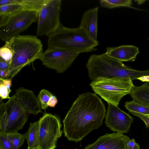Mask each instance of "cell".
Masks as SVG:
<instances>
[{"instance_id":"1","label":"cell","mask_w":149,"mask_h":149,"mask_svg":"<svg viewBox=\"0 0 149 149\" xmlns=\"http://www.w3.org/2000/svg\"><path fill=\"white\" fill-rule=\"evenodd\" d=\"M106 111L104 103L96 93L79 95L63 121L65 136L69 141H80L102 125Z\"/></svg>"},{"instance_id":"2","label":"cell","mask_w":149,"mask_h":149,"mask_svg":"<svg viewBox=\"0 0 149 149\" xmlns=\"http://www.w3.org/2000/svg\"><path fill=\"white\" fill-rule=\"evenodd\" d=\"M89 77L92 80L99 79L130 78L132 80L149 76V69L139 70L130 68L122 62L105 53L91 55L86 63Z\"/></svg>"},{"instance_id":"3","label":"cell","mask_w":149,"mask_h":149,"mask_svg":"<svg viewBox=\"0 0 149 149\" xmlns=\"http://www.w3.org/2000/svg\"><path fill=\"white\" fill-rule=\"evenodd\" d=\"M48 48L82 53L92 52L99 45L91 39L81 28H71L61 24L48 36Z\"/></svg>"},{"instance_id":"4","label":"cell","mask_w":149,"mask_h":149,"mask_svg":"<svg viewBox=\"0 0 149 149\" xmlns=\"http://www.w3.org/2000/svg\"><path fill=\"white\" fill-rule=\"evenodd\" d=\"M12 47L13 55L7 77L11 79L24 67L39 59L43 52L41 41L33 35H18Z\"/></svg>"},{"instance_id":"5","label":"cell","mask_w":149,"mask_h":149,"mask_svg":"<svg viewBox=\"0 0 149 149\" xmlns=\"http://www.w3.org/2000/svg\"><path fill=\"white\" fill-rule=\"evenodd\" d=\"M96 94L111 104L118 106L121 99L130 94L134 86L130 78L99 79L90 84Z\"/></svg>"},{"instance_id":"6","label":"cell","mask_w":149,"mask_h":149,"mask_svg":"<svg viewBox=\"0 0 149 149\" xmlns=\"http://www.w3.org/2000/svg\"><path fill=\"white\" fill-rule=\"evenodd\" d=\"M4 109L0 111V131L6 134L18 132L27 121L28 114L15 94L5 103Z\"/></svg>"},{"instance_id":"7","label":"cell","mask_w":149,"mask_h":149,"mask_svg":"<svg viewBox=\"0 0 149 149\" xmlns=\"http://www.w3.org/2000/svg\"><path fill=\"white\" fill-rule=\"evenodd\" d=\"M61 0H45L39 13L36 35L48 36L61 24L60 20Z\"/></svg>"},{"instance_id":"8","label":"cell","mask_w":149,"mask_h":149,"mask_svg":"<svg viewBox=\"0 0 149 149\" xmlns=\"http://www.w3.org/2000/svg\"><path fill=\"white\" fill-rule=\"evenodd\" d=\"M39 13L23 10L11 16L6 23L0 27V38L10 41L20 35L34 22L38 21Z\"/></svg>"},{"instance_id":"9","label":"cell","mask_w":149,"mask_h":149,"mask_svg":"<svg viewBox=\"0 0 149 149\" xmlns=\"http://www.w3.org/2000/svg\"><path fill=\"white\" fill-rule=\"evenodd\" d=\"M38 121L39 148L41 149H55L57 141L63 133L60 118L50 113H45Z\"/></svg>"},{"instance_id":"10","label":"cell","mask_w":149,"mask_h":149,"mask_svg":"<svg viewBox=\"0 0 149 149\" xmlns=\"http://www.w3.org/2000/svg\"><path fill=\"white\" fill-rule=\"evenodd\" d=\"M80 54L62 49L48 48L39 58L46 67L62 73L72 65Z\"/></svg>"},{"instance_id":"11","label":"cell","mask_w":149,"mask_h":149,"mask_svg":"<svg viewBox=\"0 0 149 149\" xmlns=\"http://www.w3.org/2000/svg\"><path fill=\"white\" fill-rule=\"evenodd\" d=\"M133 118L118 107L109 104L105 123L112 131L119 133L128 132Z\"/></svg>"},{"instance_id":"12","label":"cell","mask_w":149,"mask_h":149,"mask_svg":"<svg viewBox=\"0 0 149 149\" xmlns=\"http://www.w3.org/2000/svg\"><path fill=\"white\" fill-rule=\"evenodd\" d=\"M130 139L123 134L107 133L89 144L84 149H127L126 144Z\"/></svg>"},{"instance_id":"13","label":"cell","mask_w":149,"mask_h":149,"mask_svg":"<svg viewBox=\"0 0 149 149\" xmlns=\"http://www.w3.org/2000/svg\"><path fill=\"white\" fill-rule=\"evenodd\" d=\"M15 95L28 114L37 115L42 112L37 98L33 91L20 87L16 90Z\"/></svg>"},{"instance_id":"14","label":"cell","mask_w":149,"mask_h":149,"mask_svg":"<svg viewBox=\"0 0 149 149\" xmlns=\"http://www.w3.org/2000/svg\"><path fill=\"white\" fill-rule=\"evenodd\" d=\"M99 7L90 9L84 13L79 27L93 40L97 41V15Z\"/></svg>"},{"instance_id":"15","label":"cell","mask_w":149,"mask_h":149,"mask_svg":"<svg viewBox=\"0 0 149 149\" xmlns=\"http://www.w3.org/2000/svg\"><path fill=\"white\" fill-rule=\"evenodd\" d=\"M106 50V55L121 62L129 61L135 59L139 53V48L133 45L108 47Z\"/></svg>"},{"instance_id":"16","label":"cell","mask_w":149,"mask_h":149,"mask_svg":"<svg viewBox=\"0 0 149 149\" xmlns=\"http://www.w3.org/2000/svg\"><path fill=\"white\" fill-rule=\"evenodd\" d=\"M130 95L133 100L149 107V82H146L139 86H134Z\"/></svg>"},{"instance_id":"17","label":"cell","mask_w":149,"mask_h":149,"mask_svg":"<svg viewBox=\"0 0 149 149\" xmlns=\"http://www.w3.org/2000/svg\"><path fill=\"white\" fill-rule=\"evenodd\" d=\"M24 134L27 143V148L39 147V128L38 121L30 123L28 130Z\"/></svg>"},{"instance_id":"18","label":"cell","mask_w":149,"mask_h":149,"mask_svg":"<svg viewBox=\"0 0 149 149\" xmlns=\"http://www.w3.org/2000/svg\"><path fill=\"white\" fill-rule=\"evenodd\" d=\"M23 10L19 4L0 6V27L6 24L11 16Z\"/></svg>"},{"instance_id":"19","label":"cell","mask_w":149,"mask_h":149,"mask_svg":"<svg viewBox=\"0 0 149 149\" xmlns=\"http://www.w3.org/2000/svg\"><path fill=\"white\" fill-rule=\"evenodd\" d=\"M45 0H19V3L23 10L39 13Z\"/></svg>"},{"instance_id":"20","label":"cell","mask_w":149,"mask_h":149,"mask_svg":"<svg viewBox=\"0 0 149 149\" xmlns=\"http://www.w3.org/2000/svg\"><path fill=\"white\" fill-rule=\"evenodd\" d=\"M102 7L111 9L120 7H131V0H101L99 1Z\"/></svg>"},{"instance_id":"21","label":"cell","mask_w":149,"mask_h":149,"mask_svg":"<svg viewBox=\"0 0 149 149\" xmlns=\"http://www.w3.org/2000/svg\"><path fill=\"white\" fill-rule=\"evenodd\" d=\"M14 38L6 41L5 45L0 48V58L11 64L13 55L12 45Z\"/></svg>"},{"instance_id":"22","label":"cell","mask_w":149,"mask_h":149,"mask_svg":"<svg viewBox=\"0 0 149 149\" xmlns=\"http://www.w3.org/2000/svg\"><path fill=\"white\" fill-rule=\"evenodd\" d=\"M6 137L13 149H19L23 145L26 139L24 134L18 132L7 133Z\"/></svg>"},{"instance_id":"23","label":"cell","mask_w":149,"mask_h":149,"mask_svg":"<svg viewBox=\"0 0 149 149\" xmlns=\"http://www.w3.org/2000/svg\"><path fill=\"white\" fill-rule=\"evenodd\" d=\"M125 108L130 112H136L145 115L149 114V107L133 100L125 103Z\"/></svg>"},{"instance_id":"24","label":"cell","mask_w":149,"mask_h":149,"mask_svg":"<svg viewBox=\"0 0 149 149\" xmlns=\"http://www.w3.org/2000/svg\"><path fill=\"white\" fill-rule=\"evenodd\" d=\"M53 95L51 92L45 89L40 91L37 98L41 109L45 111L48 108L47 103Z\"/></svg>"},{"instance_id":"25","label":"cell","mask_w":149,"mask_h":149,"mask_svg":"<svg viewBox=\"0 0 149 149\" xmlns=\"http://www.w3.org/2000/svg\"><path fill=\"white\" fill-rule=\"evenodd\" d=\"M6 133L0 132V149H13L6 137Z\"/></svg>"},{"instance_id":"26","label":"cell","mask_w":149,"mask_h":149,"mask_svg":"<svg viewBox=\"0 0 149 149\" xmlns=\"http://www.w3.org/2000/svg\"><path fill=\"white\" fill-rule=\"evenodd\" d=\"M11 90H8L2 82L0 81V97L2 99H9L10 97L9 96V94Z\"/></svg>"},{"instance_id":"27","label":"cell","mask_w":149,"mask_h":149,"mask_svg":"<svg viewBox=\"0 0 149 149\" xmlns=\"http://www.w3.org/2000/svg\"><path fill=\"white\" fill-rule=\"evenodd\" d=\"M131 113L134 115L137 116L140 118L145 123L146 127H149V117L147 115L134 112Z\"/></svg>"},{"instance_id":"28","label":"cell","mask_w":149,"mask_h":149,"mask_svg":"<svg viewBox=\"0 0 149 149\" xmlns=\"http://www.w3.org/2000/svg\"><path fill=\"white\" fill-rule=\"evenodd\" d=\"M126 146L127 149H140L139 145L136 142L134 139L128 140Z\"/></svg>"},{"instance_id":"29","label":"cell","mask_w":149,"mask_h":149,"mask_svg":"<svg viewBox=\"0 0 149 149\" xmlns=\"http://www.w3.org/2000/svg\"><path fill=\"white\" fill-rule=\"evenodd\" d=\"M58 99L54 95H52L47 103L48 107H54L58 103Z\"/></svg>"},{"instance_id":"30","label":"cell","mask_w":149,"mask_h":149,"mask_svg":"<svg viewBox=\"0 0 149 149\" xmlns=\"http://www.w3.org/2000/svg\"><path fill=\"white\" fill-rule=\"evenodd\" d=\"M10 63L0 58V69L5 70L9 71Z\"/></svg>"},{"instance_id":"31","label":"cell","mask_w":149,"mask_h":149,"mask_svg":"<svg viewBox=\"0 0 149 149\" xmlns=\"http://www.w3.org/2000/svg\"><path fill=\"white\" fill-rule=\"evenodd\" d=\"M16 4H19V0H0V6Z\"/></svg>"},{"instance_id":"32","label":"cell","mask_w":149,"mask_h":149,"mask_svg":"<svg viewBox=\"0 0 149 149\" xmlns=\"http://www.w3.org/2000/svg\"><path fill=\"white\" fill-rule=\"evenodd\" d=\"M0 81L6 86L7 88L9 90H11L10 88L12 85V81L10 79H3L0 78Z\"/></svg>"},{"instance_id":"33","label":"cell","mask_w":149,"mask_h":149,"mask_svg":"<svg viewBox=\"0 0 149 149\" xmlns=\"http://www.w3.org/2000/svg\"><path fill=\"white\" fill-rule=\"evenodd\" d=\"M8 70L0 69V78L5 79L7 77L8 75Z\"/></svg>"},{"instance_id":"34","label":"cell","mask_w":149,"mask_h":149,"mask_svg":"<svg viewBox=\"0 0 149 149\" xmlns=\"http://www.w3.org/2000/svg\"><path fill=\"white\" fill-rule=\"evenodd\" d=\"M137 79L143 82L146 81L148 82H149V76H145L141 77Z\"/></svg>"},{"instance_id":"35","label":"cell","mask_w":149,"mask_h":149,"mask_svg":"<svg viewBox=\"0 0 149 149\" xmlns=\"http://www.w3.org/2000/svg\"><path fill=\"white\" fill-rule=\"evenodd\" d=\"M26 149H41L39 147L27 148Z\"/></svg>"},{"instance_id":"36","label":"cell","mask_w":149,"mask_h":149,"mask_svg":"<svg viewBox=\"0 0 149 149\" xmlns=\"http://www.w3.org/2000/svg\"><path fill=\"white\" fill-rule=\"evenodd\" d=\"M148 115V116H149V115Z\"/></svg>"},{"instance_id":"37","label":"cell","mask_w":149,"mask_h":149,"mask_svg":"<svg viewBox=\"0 0 149 149\" xmlns=\"http://www.w3.org/2000/svg\"><path fill=\"white\" fill-rule=\"evenodd\" d=\"M148 40H149V38H148Z\"/></svg>"}]
</instances>
